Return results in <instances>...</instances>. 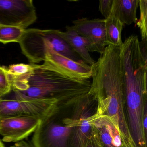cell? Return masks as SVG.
Returning <instances> with one entry per match:
<instances>
[{"mask_svg":"<svg viewBox=\"0 0 147 147\" xmlns=\"http://www.w3.org/2000/svg\"><path fill=\"white\" fill-rule=\"evenodd\" d=\"M46 32L50 42V49L75 61H83L69 44L57 35L55 30H46Z\"/></svg>","mask_w":147,"mask_h":147,"instance_id":"4fadbf2b","label":"cell"},{"mask_svg":"<svg viewBox=\"0 0 147 147\" xmlns=\"http://www.w3.org/2000/svg\"><path fill=\"white\" fill-rule=\"evenodd\" d=\"M44 61L53 71L69 80L83 81L92 75V66L84 61H75L51 49L46 51Z\"/></svg>","mask_w":147,"mask_h":147,"instance_id":"52a82bcc","label":"cell"},{"mask_svg":"<svg viewBox=\"0 0 147 147\" xmlns=\"http://www.w3.org/2000/svg\"><path fill=\"white\" fill-rule=\"evenodd\" d=\"M139 47L144 59L147 62V39L139 41Z\"/></svg>","mask_w":147,"mask_h":147,"instance_id":"44dd1931","label":"cell"},{"mask_svg":"<svg viewBox=\"0 0 147 147\" xmlns=\"http://www.w3.org/2000/svg\"><path fill=\"white\" fill-rule=\"evenodd\" d=\"M10 147H35L32 142L27 141H21L16 142L15 144Z\"/></svg>","mask_w":147,"mask_h":147,"instance_id":"7402d4cb","label":"cell"},{"mask_svg":"<svg viewBox=\"0 0 147 147\" xmlns=\"http://www.w3.org/2000/svg\"><path fill=\"white\" fill-rule=\"evenodd\" d=\"M0 147H5V145L1 140H0Z\"/></svg>","mask_w":147,"mask_h":147,"instance_id":"603a6c76","label":"cell"},{"mask_svg":"<svg viewBox=\"0 0 147 147\" xmlns=\"http://www.w3.org/2000/svg\"><path fill=\"white\" fill-rule=\"evenodd\" d=\"M1 66H0V68L1 67Z\"/></svg>","mask_w":147,"mask_h":147,"instance_id":"cb8c5ba5","label":"cell"},{"mask_svg":"<svg viewBox=\"0 0 147 147\" xmlns=\"http://www.w3.org/2000/svg\"><path fill=\"white\" fill-rule=\"evenodd\" d=\"M25 30L19 27L0 25V42L6 44L11 42L19 43Z\"/></svg>","mask_w":147,"mask_h":147,"instance_id":"9a60e30c","label":"cell"},{"mask_svg":"<svg viewBox=\"0 0 147 147\" xmlns=\"http://www.w3.org/2000/svg\"><path fill=\"white\" fill-rule=\"evenodd\" d=\"M74 104L56 105L42 118L32 137L35 147H70L77 126L72 113Z\"/></svg>","mask_w":147,"mask_h":147,"instance_id":"3957f363","label":"cell"},{"mask_svg":"<svg viewBox=\"0 0 147 147\" xmlns=\"http://www.w3.org/2000/svg\"><path fill=\"white\" fill-rule=\"evenodd\" d=\"M139 0H113L111 13L124 25L136 24Z\"/></svg>","mask_w":147,"mask_h":147,"instance_id":"8fae6325","label":"cell"},{"mask_svg":"<svg viewBox=\"0 0 147 147\" xmlns=\"http://www.w3.org/2000/svg\"><path fill=\"white\" fill-rule=\"evenodd\" d=\"M90 122L103 147H131L108 117L96 113Z\"/></svg>","mask_w":147,"mask_h":147,"instance_id":"30bf717a","label":"cell"},{"mask_svg":"<svg viewBox=\"0 0 147 147\" xmlns=\"http://www.w3.org/2000/svg\"><path fill=\"white\" fill-rule=\"evenodd\" d=\"M33 68V63L30 64L19 63L10 65L6 67L7 75L10 77H16L21 76L31 71Z\"/></svg>","mask_w":147,"mask_h":147,"instance_id":"ac0fdd59","label":"cell"},{"mask_svg":"<svg viewBox=\"0 0 147 147\" xmlns=\"http://www.w3.org/2000/svg\"><path fill=\"white\" fill-rule=\"evenodd\" d=\"M113 0H100L99 1V11L104 16L107 18L111 14Z\"/></svg>","mask_w":147,"mask_h":147,"instance_id":"d6986e66","label":"cell"},{"mask_svg":"<svg viewBox=\"0 0 147 147\" xmlns=\"http://www.w3.org/2000/svg\"><path fill=\"white\" fill-rule=\"evenodd\" d=\"M12 91V84L7 73L6 67L0 68V99L10 94Z\"/></svg>","mask_w":147,"mask_h":147,"instance_id":"e0dca14e","label":"cell"},{"mask_svg":"<svg viewBox=\"0 0 147 147\" xmlns=\"http://www.w3.org/2000/svg\"><path fill=\"white\" fill-rule=\"evenodd\" d=\"M82 147H104L93 128L92 133L88 138Z\"/></svg>","mask_w":147,"mask_h":147,"instance_id":"ffe728a7","label":"cell"},{"mask_svg":"<svg viewBox=\"0 0 147 147\" xmlns=\"http://www.w3.org/2000/svg\"><path fill=\"white\" fill-rule=\"evenodd\" d=\"M98 101L93 94L89 92L74 104L73 112L78 120L70 147H82L93 131L91 118L97 113Z\"/></svg>","mask_w":147,"mask_h":147,"instance_id":"8992f818","label":"cell"},{"mask_svg":"<svg viewBox=\"0 0 147 147\" xmlns=\"http://www.w3.org/2000/svg\"><path fill=\"white\" fill-rule=\"evenodd\" d=\"M37 19L32 0H0V25L26 30Z\"/></svg>","mask_w":147,"mask_h":147,"instance_id":"5b68a950","label":"cell"},{"mask_svg":"<svg viewBox=\"0 0 147 147\" xmlns=\"http://www.w3.org/2000/svg\"><path fill=\"white\" fill-rule=\"evenodd\" d=\"M72 23L70 28L84 39L89 52H97L101 55L107 46L105 19L82 18L73 20Z\"/></svg>","mask_w":147,"mask_h":147,"instance_id":"ba28073f","label":"cell"},{"mask_svg":"<svg viewBox=\"0 0 147 147\" xmlns=\"http://www.w3.org/2000/svg\"><path fill=\"white\" fill-rule=\"evenodd\" d=\"M57 35L69 44L74 51L80 58L90 66H92L95 61L91 57L84 39L79 36L70 26H66V32L56 30Z\"/></svg>","mask_w":147,"mask_h":147,"instance_id":"7c38bea8","label":"cell"},{"mask_svg":"<svg viewBox=\"0 0 147 147\" xmlns=\"http://www.w3.org/2000/svg\"><path fill=\"white\" fill-rule=\"evenodd\" d=\"M138 6L140 7V18L136 24L140 29L142 40H144L147 39V0H139Z\"/></svg>","mask_w":147,"mask_h":147,"instance_id":"2e32d148","label":"cell"},{"mask_svg":"<svg viewBox=\"0 0 147 147\" xmlns=\"http://www.w3.org/2000/svg\"><path fill=\"white\" fill-rule=\"evenodd\" d=\"M105 19L107 45L122 48L123 42L121 32L123 24L112 13L107 18Z\"/></svg>","mask_w":147,"mask_h":147,"instance_id":"5bb4252c","label":"cell"},{"mask_svg":"<svg viewBox=\"0 0 147 147\" xmlns=\"http://www.w3.org/2000/svg\"><path fill=\"white\" fill-rule=\"evenodd\" d=\"M121 48L107 45L92 67L90 92L98 101L97 114L109 117L131 147H135L125 110Z\"/></svg>","mask_w":147,"mask_h":147,"instance_id":"6da1fadb","label":"cell"},{"mask_svg":"<svg viewBox=\"0 0 147 147\" xmlns=\"http://www.w3.org/2000/svg\"><path fill=\"white\" fill-rule=\"evenodd\" d=\"M57 105L59 104L55 101L30 99L13 94L11 98L0 99V117L43 118Z\"/></svg>","mask_w":147,"mask_h":147,"instance_id":"277c9868","label":"cell"},{"mask_svg":"<svg viewBox=\"0 0 147 147\" xmlns=\"http://www.w3.org/2000/svg\"><path fill=\"white\" fill-rule=\"evenodd\" d=\"M42 118L37 117H0V135L6 142L23 141L34 133Z\"/></svg>","mask_w":147,"mask_h":147,"instance_id":"9c48e42d","label":"cell"},{"mask_svg":"<svg viewBox=\"0 0 147 147\" xmlns=\"http://www.w3.org/2000/svg\"><path fill=\"white\" fill-rule=\"evenodd\" d=\"M9 76L13 94L30 99L50 100L60 105H70L87 94L92 82L67 79L53 71L46 63H33L29 73L16 77Z\"/></svg>","mask_w":147,"mask_h":147,"instance_id":"7a4b0ae2","label":"cell"}]
</instances>
